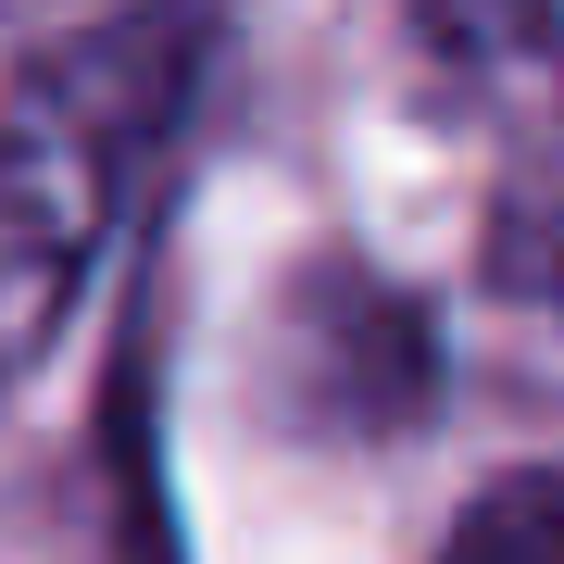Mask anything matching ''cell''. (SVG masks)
I'll return each instance as SVG.
<instances>
[{"instance_id":"cell-1","label":"cell","mask_w":564,"mask_h":564,"mask_svg":"<svg viewBox=\"0 0 564 564\" xmlns=\"http://www.w3.org/2000/svg\"><path fill=\"white\" fill-rule=\"evenodd\" d=\"M440 564H564V464L477 489V514L452 527V552H440Z\"/></svg>"}]
</instances>
